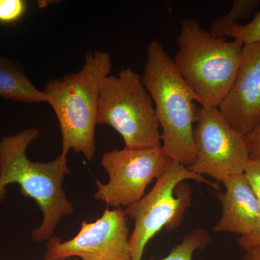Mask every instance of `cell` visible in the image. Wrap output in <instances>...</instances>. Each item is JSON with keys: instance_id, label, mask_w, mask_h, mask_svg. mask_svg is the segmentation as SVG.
<instances>
[{"instance_id": "cell-19", "label": "cell", "mask_w": 260, "mask_h": 260, "mask_svg": "<svg viewBox=\"0 0 260 260\" xmlns=\"http://www.w3.org/2000/svg\"><path fill=\"white\" fill-rule=\"evenodd\" d=\"M244 260H260V246L245 251Z\"/></svg>"}, {"instance_id": "cell-13", "label": "cell", "mask_w": 260, "mask_h": 260, "mask_svg": "<svg viewBox=\"0 0 260 260\" xmlns=\"http://www.w3.org/2000/svg\"><path fill=\"white\" fill-rule=\"evenodd\" d=\"M258 0H234L226 15L215 19L210 25L209 32L213 37L225 39V32L238 20L249 18L259 5Z\"/></svg>"}, {"instance_id": "cell-14", "label": "cell", "mask_w": 260, "mask_h": 260, "mask_svg": "<svg viewBox=\"0 0 260 260\" xmlns=\"http://www.w3.org/2000/svg\"><path fill=\"white\" fill-rule=\"evenodd\" d=\"M210 240L209 234L205 229H194L184 236L180 244L173 248L169 255L160 260H192L195 251L204 249Z\"/></svg>"}, {"instance_id": "cell-1", "label": "cell", "mask_w": 260, "mask_h": 260, "mask_svg": "<svg viewBox=\"0 0 260 260\" xmlns=\"http://www.w3.org/2000/svg\"><path fill=\"white\" fill-rule=\"evenodd\" d=\"M39 135L37 128H29L0 140V203L8 194L7 187L13 184L20 186L24 197L37 203L44 218L31 233L36 242L52 238L61 219L75 210L62 187L65 177L70 174L68 155L61 153L47 162L31 161L27 157V149Z\"/></svg>"}, {"instance_id": "cell-12", "label": "cell", "mask_w": 260, "mask_h": 260, "mask_svg": "<svg viewBox=\"0 0 260 260\" xmlns=\"http://www.w3.org/2000/svg\"><path fill=\"white\" fill-rule=\"evenodd\" d=\"M0 97L19 103L47 102L20 63L0 56Z\"/></svg>"}, {"instance_id": "cell-15", "label": "cell", "mask_w": 260, "mask_h": 260, "mask_svg": "<svg viewBox=\"0 0 260 260\" xmlns=\"http://www.w3.org/2000/svg\"><path fill=\"white\" fill-rule=\"evenodd\" d=\"M227 38H232L244 46L260 44V12L256 13L250 23L233 25L225 32V39Z\"/></svg>"}, {"instance_id": "cell-3", "label": "cell", "mask_w": 260, "mask_h": 260, "mask_svg": "<svg viewBox=\"0 0 260 260\" xmlns=\"http://www.w3.org/2000/svg\"><path fill=\"white\" fill-rule=\"evenodd\" d=\"M112 69V57L107 51H88L79 71L44 85L42 92L60 126L61 153L68 155L73 150L83 154L88 161L93 160L99 97Z\"/></svg>"}, {"instance_id": "cell-11", "label": "cell", "mask_w": 260, "mask_h": 260, "mask_svg": "<svg viewBox=\"0 0 260 260\" xmlns=\"http://www.w3.org/2000/svg\"><path fill=\"white\" fill-rule=\"evenodd\" d=\"M225 191L218 198L222 205L221 218L214 232L240 235L239 245L244 251L260 244V202L243 173L224 179Z\"/></svg>"}, {"instance_id": "cell-18", "label": "cell", "mask_w": 260, "mask_h": 260, "mask_svg": "<svg viewBox=\"0 0 260 260\" xmlns=\"http://www.w3.org/2000/svg\"><path fill=\"white\" fill-rule=\"evenodd\" d=\"M245 137L249 159L260 158V121L254 129Z\"/></svg>"}, {"instance_id": "cell-6", "label": "cell", "mask_w": 260, "mask_h": 260, "mask_svg": "<svg viewBox=\"0 0 260 260\" xmlns=\"http://www.w3.org/2000/svg\"><path fill=\"white\" fill-rule=\"evenodd\" d=\"M187 180L219 188L216 183L172 160L151 190L124 210L126 217L135 221L134 230L129 237L133 260H142L147 244L164 227L173 230L180 224L184 212L191 205V189L184 184Z\"/></svg>"}, {"instance_id": "cell-17", "label": "cell", "mask_w": 260, "mask_h": 260, "mask_svg": "<svg viewBox=\"0 0 260 260\" xmlns=\"http://www.w3.org/2000/svg\"><path fill=\"white\" fill-rule=\"evenodd\" d=\"M243 174L260 202V158L249 159Z\"/></svg>"}, {"instance_id": "cell-2", "label": "cell", "mask_w": 260, "mask_h": 260, "mask_svg": "<svg viewBox=\"0 0 260 260\" xmlns=\"http://www.w3.org/2000/svg\"><path fill=\"white\" fill-rule=\"evenodd\" d=\"M142 80L161 128V148L168 158L185 167L196 158L194 128L199 104L196 94L176 68L173 58L157 39L147 47Z\"/></svg>"}, {"instance_id": "cell-8", "label": "cell", "mask_w": 260, "mask_h": 260, "mask_svg": "<svg viewBox=\"0 0 260 260\" xmlns=\"http://www.w3.org/2000/svg\"><path fill=\"white\" fill-rule=\"evenodd\" d=\"M191 172L223 181L243 173L249 160L246 137L233 129L218 107L198 108Z\"/></svg>"}, {"instance_id": "cell-5", "label": "cell", "mask_w": 260, "mask_h": 260, "mask_svg": "<svg viewBox=\"0 0 260 260\" xmlns=\"http://www.w3.org/2000/svg\"><path fill=\"white\" fill-rule=\"evenodd\" d=\"M97 124L111 126L129 149L161 148V133L151 96L141 75L131 68L109 75L103 83Z\"/></svg>"}, {"instance_id": "cell-10", "label": "cell", "mask_w": 260, "mask_h": 260, "mask_svg": "<svg viewBox=\"0 0 260 260\" xmlns=\"http://www.w3.org/2000/svg\"><path fill=\"white\" fill-rule=\"evenodd\" d=\"M218 108L233 129L244 136L259 124L260 44L243 47L235 79Z\"/></svg>"}, {"instance_id": "cell-4", "label": "cell", "mask_w": 260, "mask_h": 260, "mask_svg": "<svg viewBox=\"0 0 260 260\" xmlns=\"http://www.w3.org/2000/svg\"><path fill=\"white\" fill-rule=\"evenodd\" d=\"M174 64L202 107H218L230 90L244 45L213 37L199 21L185 19L177 37Z\"/></svg>"}, {"instance_id": "cell-7", "label": "cell", "mask_w": 260, "mask_h": 260, "mask_svg": "<svg viewBox=\"0 0 260 260\" xmlns=\"http://www.w3.org/2000/svg\"><path fill=\"white\" fill-rule=\"evenodd\" d=\"M171 161L161 148L107 152L101 164L109 181L106 184L96 181L94 198L114 208H128L145 196L149 184L166 172Z\"/></svg>"}, {"instance_id": "cell-16", "label": "cell", "mask_w": 260, "mask_h": 260, "mask_svg": "<svg viewBox=\"0 0 260 260\" xmlns=\"http://www.w3.org/2000/svg\"><path fill=\"white\" fill-rule=\"evenodd\" d=\"M28 10L24 0H0V23L12 24L21 20Z\"/></svg>"}, {"instance_id": "cell-9", "label": "cell", "mask_w": 260, "mask_h": 260, "mask_svg": "<svg viewBox=\"0 0 260 260\" xmlns=\"http://www.w3.org/2000/svg\"><path fill=\"white\" fill-rule=\"evenodd\" d=\"M127 218L121 208H107L95 221L83 220L73 239H49L44 260H133Z\"/></svg>"}, {"instance_id": "cell-20", "label": "cell", "mask_w": 260, "mask_h": 260, "mask_svg": "<svg viewBox=\"0 0 260 260\" xmlns=\"http://www.w3.org/2000/svg\"><path fill=\"white\" fill-rule=\"evenodd\" d=\"M68 260H79L78 259H68Z\"/></svg>"}, {"instance_id": "cell-21", "label": "cell", "mask_w": 260, "mask_h": 260, "mask_svg": "<svg viewBox=\"0 0 260 260\" xmlns=\"http://www.w3.org/2000/svg\"><path fill=\"white\" fill-rule=\"evenodd\" d=\"M260 246V244H259V246ZM258 246H256V247H258ZM252 249H253V248H252Z\"/></svg>"}]
</instances>
